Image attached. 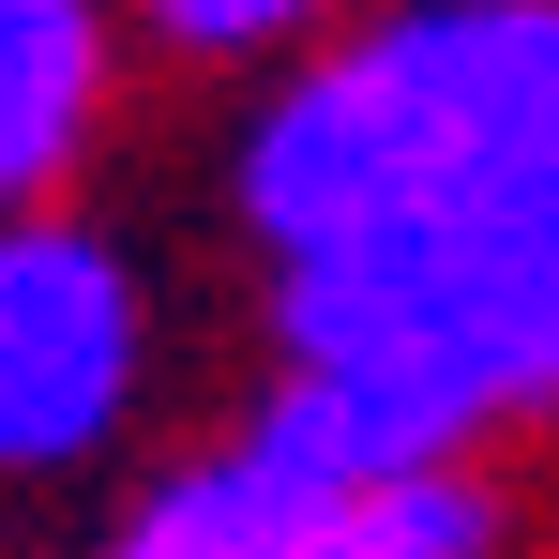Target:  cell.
<instances>
[{
	"mask_svg": "<svg viewBox=\"0 0 559 559\" xmlns=\"http://www.w3.org/2000/svg\"><path fill=\"white\" fill-rule=\"evenodd\" d=\"M559 152V0H364L212 136V227L242 302L378 287L468 242Z\"/></svg>",
	"mask_w": 559,
	"mask_h": 559,
	"instance_id": "obj_1",
	"label": "cell"
},
{
	"mask_svg": "<svg viewBox=\"0 0 559 559\" xmlns=\"http://www.w3.org/2000/svg\"><path fill=\"white\" fill-rule=\"evenodd\" d=\"M242 408L273 439H302L333 484L545 439L559 424V152L424 273L258 302V393Z\"/></svg>",
	"mask_w": 559,
	"mask_h": 559,
	"instance_id": "obj_2",
	"label": "cell"
},
{
	"mask_svg": "<svg viewBox=\"0 0 559 559\" xmlns=\"http://www.w3.org/2000/svg\"><path fill=\"white\" fill-rule=\"evenodd\" d=\"M167 408V273L152 242L61 197L0 212V499H121Z\"/></svg>",
	"mask_w": 559,
	"mask_h": 559,
	"instance_id": "obj_3",
	"label": "cell"
},
{
	"mask_svg": "<svg viewBox=\"0 0 559 559\" xmlns=\"http://www.w3.org/2000/svg\"><path fill=\"white\" fill-rule=\"evenodd\" d=\"M136 0H0V212L92 197L136 106Z\"/></svg>",
	"mask_w": 559,
	"mask_h": 559,
	"instance_id": "obj_4",
	"label": "cell"
},
{
	"mask_svg": "<svg viewBox=\"0 0 559 559\" xmlns=\"http://www.w3.org/2000/svg\"><path fill=\"white\" fill-rule=\"evenodd\" d=\"M514 484L499 454H439V468H364V484H318L302 530L273 559H514Z\"/></svg>",
	"mask_w": 559,
	"mask_h": 559,
	"instance_id": "obj_5",
	"label": "cell"
},
{
	"mask_svg": "<svg viewBox=\"0 0 559 559\" xmlns=\"http://www.w3.org/2000/svg\"><path fill=\"white\" fill-rule=\"evenodd\" d=\"M364 0H136V46L167 76H212V92H258L273 61H302L318 31H348Z\"/></svg>",
	"mask_w": 559,
	"mask_h": 559,
	"instance_id": "obj_6",
	"label": "cell"
}]
</instances>
